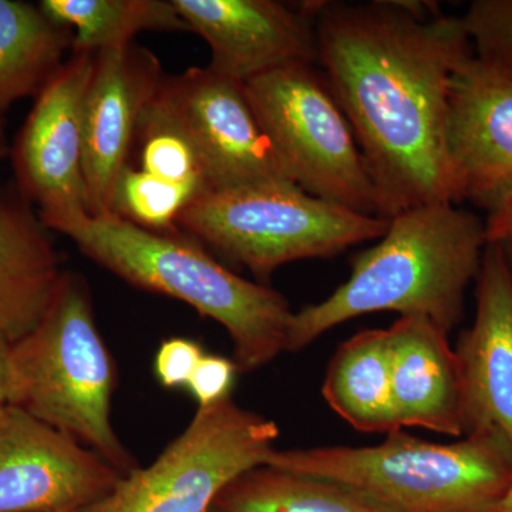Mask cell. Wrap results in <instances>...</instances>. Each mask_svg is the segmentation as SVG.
Masks as SVG:
<instances>
[{"instance_id": "cell-11", "label": "cell", "mask_w": 512, "mask_h": 512, "mask_svg": "<svg viewBox=\"0 0 512 512\" xmlns=\"http://www.w3.org/2000/svg\"><path fill=\"white\" fill-rule=\"evenodd\" d=\"M123 477L62 431L9 406L0 423V512H79Z\"/></svg>"}, {"instance_id": "cell-19", "label": "cell", "mask_w": 512, "mask_h": 512, "mask_svg": "<svg viewBox=\"0 0 512 512\" xmlns=\"http://www.w3.org/2000/svg\"><path fill=\"white\" fill-rule=\"evenodd\" d=\"M73 32L39 6L0 0V119L16 103L40 92L72 52Z\"/></svg>"}, {"instance_id": "cell-30", "label": "cell", "mask_w": 512, "mask_h": 512, "mask_svg": "<svg viewBox=\"0 0 512 512\" xmlns=\"http://www.w3.org/2000/svg\"><path fill=\"white\" fill-rule=\"evenodd\" d=\"M6 153H8V146H6L5 123L0 119V161L5 158Z\"/></svg>"}, {"instance_id": "cell-4", "label": "cell", "mask_w": 512, "mask_h": 512, "mask_svg": "<svg viewBox=\"0 0 512 512\" xmlns=\"http://www.w3.org/2000/svg\"><path fill=\"white\" fill-rule=\"evenodd\" d=\"M266 466L345 485L392 512H488L512 484L510 448L488 436L440 444L399 430L372 447L275 448Z\"/></svg>"}, {"instance_id": "cell-32", "label": "cell", "mask_w": 512, "mask_h": 512, "mask_svg": "<svg viewBox=\"0 0 512 512\" xmlns=\"http://www.w3.org/2000/svg\"><path fill=\"white\" fill-rule=\"evenodd\" d=\"M8 407H3V409H0V423H2L3 416H5V412H6V409H8Z\"/></svg>"}, {"instance_id": "cell-10", "label": "cell", "mask_w": 512, "mask_h": 512, "mask_svg": "<svg viewBox=\"0 0 512 512\" xmlns=\"http://www.w3.org/2000/svg\"><path fill=\"white\" fill-rule=\"evenodd\" d=\"M93 53H70L35 99L15 138L12 164L18 194L35 205L49 231L89 214L83 170V104Z\"/></svg>"}, {"instance_id": "cell-12", "label": "cell", "mask_w": 512, "mask_h": 512, "mask_svg": "<svg viewBox=\"0 0 512 512\" xmlns=\"http://www.w3.org/2000/svg\"><path fill=\"white\" fill-rule=\"evenodd\" d=\"M165 73L146 47L131 45L94 53L83 104V170L92 217L111 214L114 190L130 165L137 131Z\"/></svg>"}, {"instance_id": "cell-7", "label": "cell", "mask_w": 512, "mask_h": 512, "mask_svg": "<svg viewBox=\"0 0 512 512\" xmlns=\"http://www.w3.org/2000/svg\"><path fill=\"white\" fill-rule=\"evenodd\" d=\"M244 86L293 183L320 200L379 217L355 131L315 64H293Z\"/></svg>"}, {"instance_id": "cell-21", "label": "cell", "mask_w": 512, "mask_h": 512, "mask_svg": "<svg viewBox=\"0 0 512 512\" xmlns=\"http://www.w3.org/2000/svg\"><path fill=\"white\" fill-rule=\"evenodd\" d=\"M39 8L72 30V53L128 46L141 32H190L173 0H43Z\"/></svg>"}, {"instance_id": "cell-6", "label": "cell", "mask_w": 512, "mask_h": 512, "mask_svg": "<svg viewBox=\"0 0 512 512\" xmlns=\"http://www.w3.org/2000/svg\"><path fill=\"white\" fill-rule=\"evenodd\" d=\"M177 228L245 266L261 284L291 262L332 258L380 239L389 220L320 200L282 181L208 192L185 208Z\"/></svg>"}, {"instance_id": "cell-16", "label": "cell", "mask_w": 512, "mask_h": 512, "mask_svg": "<svg viewBox=\"0 0 512 512\" xmlns=\"http://www.w3.org/2000/svg\"><path fill=\"white\" fill-rule=\"evenodd\" d=\"M394 412L400 427L464 437L463 380L448 333L424 316L387 329Z\"/></svg>"}, {"instance_id": "cell-20", "label": "cell", "mask_w": 512, "mask_h": 512, "mask_svg": "<svg viewBox=\"0 0 512 512\" xmlns=\"http://www.w3.org/2000/svg\"><path fill=\"white\" fill-rule=\"evenodd\" d=\"M208 512H392L345 485L259 466L235 478Z\"/></svg>"}, {"instance_id": "cell-22", "label": "cell", "mask_w": 512, "mask_h": 512, "mask_svg": "<svg viewBox=\"0 0 512 512\" xmlns=\"http://www.w3.org/2000/svg\"><path fill=\"white\" fill-rule=\"evenodd\" d=\"M134 150L136 168L143 173L168 183L191 185L204 194L212 191L200 154L180 127L157 109L154 99L140 121Z\"/></svg>"}, {"instance_id": "cell-8", "label": "cell", "mask_w": 512, "mask_h": 512, "mask_svg": "<svg viewBox=\"0 0 512 512\" xmlns=\"http://www.w3.org/2000/svg\"><path fill=\"white\" fill-rule=\"evenodd\" d=\"M279 427L231 397L198 407L183 433L146 468L121 477L79 512H208L228 484L274 453Z\"/></svg>"}, {"instance_id": "cell-31", "label": "cell", "mask_w": 512, "mask_h": 512, "mask_svg": "<svg viewBox=\"0 0 512 512\" xmlns=\"http://www.w3.org/2000/svg\"><path fill=\"white\" fill-rule=\"evenodd\" d=\"M501 247L504 249L505 258H507L508 266H510V271L512 274V244H503Z\"/></svg>"}, {"instance_id": "cell-27", "label": "cell", "mask_w": 512, "mask_h": 512, "mask_svg": "<svg viewBox=\"0 0 512 512\" xmlns=\"http://www.w3.org/2000/svg\"><path fill=\"white\" fill-rule=\"evenodd\" d=\"M485 232L488 244H512V198L488 214Z\"/></svg>"}, {"instance_id": "cell-5", "label": "cell", "mask_w": 512, "mask_h": 512, "mask_svg": "<svg viewBox=\"0 0 512 512\" xmlns=\"http://www.w3.org/2000/svg\"><path fill=\"white\" fill-rule=\"evenodd\" d=\"M12 406L62 431L123 476L140 467L111 423L116 370L83 279L64 271L36 328L10 346Z\"/></svg>"}, {"instance_id": "cell-25", "label": "cell", "mask_w": 512, "mask_h": 512, "mask_svg": "<svg viewBox=\"0 0 512 512\" xmlns=\"http://www.w3.org/2000/svg\"><path fill=\"white\" fill-rule=\"evenodd\" d=\"M200 343L187 338H170L161 343L154 360V372L161 386L167 389L187 387L202 357Z\"/></svg>"}, {"instance_id": "cell-29", "label": "cell", "mask_w": 512, "mask_h": 512, "mask_svg": "<svg viewBox=\"0 0 512 512\" xmlns=\"http://www.w3.org/2000/svg\"><path fill=\"white\" fill-rule=\"evenodd\" d=\"M488 512H512V484L504 497L498 503H495Z\"/></svg>"}, {"instance_id": "cell-1", "label": "cell", "mask_w": 512, "mask_h": 512, "mask_svg": "<svg viewBox=\"0 0 512 512\" xmlns=\"http://www.w3.org/2000/svg\"><path fill=\"white\" fill-rule=\"evenodd\" d=\"M318 63L375 185L377 215L458 204L447 154L451 87L474 56L457 16L433 3L319 2Z\"/></svg>"}, {"instance_id": "cell-28", "label": "cell", "mask_w": 512, "mask_h": 512, "mask_svg": "<svg viewBox=\"0 0 512 512\" xmlns=\"http://www.w3.org/2000/svg\"><path fill=\"white\" fill-rule=\"evenodd\" d=\"M10 346L12 343L0 335V409L12 406L13 377L10 363Z\"/></svg>"}, {"instance_id": "cell-9", "label": "cell", "mask_w": 512, "mask_h": 512, "mask_svg": "<svg viewBox=\"0 0 512 512\" xmlns=\"http://www.w3.org/2000/svg\"><path fill=\"white\" fill-rule=\"evenodd\" d=\"M154 104L200 154L212 191L293 183L244 83L208 67H191L175 76L165 74Z\"/></svg>"}, {"instance_id": "cell-23", "label": "cell", "mask_w": 512, "mask_h": 512, "mask_svg": "<svg viewBox=\"0 0 512 512\" xmlns=\"http://www.w3.org/2000/svg\"><path fill=\"white\" fill-rule=\"evenodd\" d=\"M205 195L191 185L168 183L127 165L114 190L111 214L148 231L180 232L177 221L185 208Z\"/></svg>"}, {"instance_id": "cell-14", "label": "cell", "mask_w": 512, "mask_h": 512, "mask_svg": "<svg viewBox=\"0 0 512 512\" xmlns=\"http://www.w3.org/2000/svg\"><path fill=\"white\" fill-rule=\"evenodd\" d=\"M447 154L458 204L490 214L512 198V82L476 56L454 76Z\"/></svg>"}, {"instance_id": "cell-17", "label": "cell", "mask_w": 512, "mask_h": 512, "mask_svg": "<svg viewBox=\"0 0 512 512\" xmlns=\"http://www.w3.org/2000/svg\"><path fill=\"white\" fill-rule=\"evenodd\" d=\"M63 274L49 229L32 205L0 191V335L13 345L32 332Z\"/></svg>"}, {"instance_id": "cell-13", "label": "cell", "mask_w": 512, "mask_h": 512, "mask_svg": "<svg viewBox=\"0 0 512 512\" xmlns=\"http://www.w3.org/2000/svg\"><path fill=\"white\" fill-rule=\"evenodd\" d=\"M190 32L211 49L212 72L247 83L293 64L318 63L319 2L288 6L275 0H173Z\"/></svg>"}, {"instance_id": "cell-2", "label": "cell", "mask_w": 512, "mask_h": 512, "mask_svg": "<svg viewBox=\"0 0 512 512\" xmlns=\"http://www.w3.org/2000/svg\"><path fill=\"white\" fill-rule=\"evenodd\" d=\"M485 222L451 202L420 205L389 220L375 247L352 259L350 276L325 301L295 313L288 352H299L359 316L397 312L450 333L487 247Z\"/></svg>"}, {"instance_id": "cell-26", "label": "cell", "mask_w": 512, "mask_h": 512, "mask_svg": "<svg viewBox=\"0 0 512 512\" xmlns=\"http://www.w3.org/2000/svg\"><path fill=\"white\" fill-rule=\"evenodd\" d=\"M237 372L238 367L234 360L205 353L195 367L187 389L197 400L198 407L212 406V404L231 397V389L234 386Z\"/></svg>"}, {"instance_id": "cell-24", "label": "cell", "mask_w": 512, "mask_h": 512, "mask_svg": "<svg viewBox=\"0 0 512 512\" xmlns=\"http://www.w3.org/2000/svg\"><path fill=\"white\" fill-rule=\"evenodd\" d=\"M461 20L474 56L512 82V0H474Z\"/></svg>"}, {"instance_id": "cell-18", "label": "cell", "mask_w": 512, "mask_h": 512, "mask_svg": "<svg viewBox=\"0 0 512 512\" xmlns=\"http://www.w3.org/2000/svg\"><path fill=\"white\" fill-rule=\"evenodd\" d=\"M322 394L360 433L387 436L403 430L394 412L387 329L362 330L342 343L330 360Z\"/></svg>"}, {"instance_id": "cell-3", "label": "cell", "mask_w": 512, "mask_h": 512, "mask_svg": "<svg viewBox=\"0 0 512 512\" xmlns=\"http://www.w3.org/2000/svg\"><path fill=\"white\" fill-rule=\"evenodd\" d=\"M60 234L128 284L188 303L220 323L238 372H255L288 352L295 312L285 296L229 271L180 232L148 231L109 214L76 218Z\"/></svg>"}, {"instance_id": "cell-15", "label": "cell", "mask_w": 512, "mask_h": 512, "mask_svg": "<svg viewBox=\"0 0 512 512\" xmlns=\"http://www.w3.org/2000/svg\"><path fill=\"white\" fill-rule=\"evenodd\" d=\"M476 281V316L454 349L464 436L494 437L512 453V274L501 245L485 247Z\"/></svg>"}]
</instances>
